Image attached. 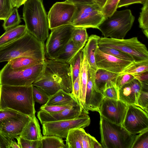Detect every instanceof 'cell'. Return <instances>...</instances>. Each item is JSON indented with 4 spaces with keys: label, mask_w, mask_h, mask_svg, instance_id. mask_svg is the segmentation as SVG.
<instances>
[{
    "label": "cell",
    "mask_w": 148,
    "mask_h": 148,
    "mask_svg": "<svg viewBox=\"0 0 148 148\" xmlns=\"http://www.w3.org/2000/svg\"><path fill=\"white\" fill-rule=\"evenodd\" d=\"M75 5L76 10L71 23L75 27L98 29L99 25L106 18L102 8L96 3Z\"/></svg>",
    "instance_id": "obj_8"
},
{
    "label": "cell",
    "mask_w": 148,
    "mask_h": 148,
    "mask_svg": "<svg viewBox=\"0 0 148 148\" xmlns=\"http://www.w3.org/2000/svg\"><path fill=\"white\" fill-rule=\"evenodd\" d=\"M75 27L71 25L51 30L45 45L46 58L54 59L71 39Z\"/></svg>",
    "instance_id": "obj_10"
},
{
    "label": "cell",
    "mask_w": 148,
    "mask_h": 148,
    "mask_svg": "<svg viewBox=\"0 0 148 148\" xmlns=\"http://www.w3.org/2000/svg\"><path fill=\"white\" fill-rule=\"evenodd\" d=\"M100 38V37L97 35H91L89 37L87 43L82 49L89 65L91 77L94 80L95 73L98 69L96 63L95 54L99 47L98 42Z\"/></svg>",
    "instance_id": "obj_20"
},
{
    "label": "cell",
    "mask_w": 148,
    "mask_h": 148,
    "mask_svg": "<svg viewBox=\"0 0 148 148\" xmlns=\"http://www.w3.org/2000/svg\"><path fill=\"white\" fill-rule=\"evenodd\" d=\"M87 63L86 58L83 53V58L79 75L80 95L79 102L82 111L84 113H85L84 107L87 82Z\"/></svg>",
    "instance_id": "obj_24"
},
{
    "label": "cell",
    "mask_w": 148,
    "mask_h": 148,
    "mask_svg": "<svg viewBox=\"0 0 148 148\" xmlns=\"http://www.w3.org/2000/svg\"><path fill=\"white\" fill-rule=\"evenodd\" d=\"M82 49L70 39L54 60L68 63Z\"/></svg>",
    "instance_id": "obj_27"
},
{
    "label": "cell",
    "mask_w": 148,
    "mask_h": 148,
    "mask_svg": "<svg viewBox=\"0 0 148 148\" xmlns=\"http://www.w3.org/2000/svg\"><path fill=\"white\" fill-rule=\"evenodd\" d=\"M19 136L29 140H40L42 136L38 120L36 116L31 118Z\"/></svg>",
    "instance_id": "obj_22"
},
{
    "label": "cell",
    "mask_w": 148,
    "mask_h": 148,
    "mask_svg": "<svg viewBox=\"0 0 148 148\" xmlns=\"http://www.w3.org/2000/svg\"><path fill=\"white\" fill-rule=\"evenodd\" d=\"M43 61L27 57H21L12 59L8 62L10 68L15 71L27 68Z\"/></svg>",
    "instance_id": "obj_29"
},
{
    "label": "cell",
    "mask_w": 148,
    "mask_h": 148,
    "mask_svg": "<svg viewBox=\"0 0 148 148\" xmlns=\"http://www.w3.org/2000/svg\"><path fill=\"white\" fill-rule=\"evenodd\" d=\"M44 71L51 76L53 79L67 92L72 91L73 82L71 71L68 63L55 60L45 58Z\"/></svg>",
    "instance_id": "obj_11"
},
{
    "label": "cell",
    "mask_w": 148,
    "mask_h": 148,
    "mask_svg": "<svg viewBox=\"0 0 148 148\" xmlns=\"http://www.w3.org/2000/svg\"><path fill=\"white\" fill-rule=\"evenodd\" d=\"M90 122L88 114L83 113L76 118L43 123L42 134L43 136H54L66 138L70 130L77 128H84L88 126Z\"/></svg>",
    "instance_id": "obj_9"
},
{
    "label": "cell",
    "mask_w": 148,
    "mask_h": 148,
    "mask_svg": "<svg viewBox=\"0 0 148 148\" xmlns=\"http://www.w3.org/2000/svg\"><path fill=\"white\" fill-rule=\"evenodd\" d=\"M83 113L80 105L79 104L56 113H48L40 110L38 112L37 116L42 124L46 122L76 118Z\"/></svg>",
    "instance_id": "obj_17"
},
{
    "label": "cell",
    "mask_w": 148,
    "mask_h": 148,
    "mask_svg": "<svg viewBox=\"0 0 148 148\" xmlns=\"http://www.w3.org/2000/svg\"><path fill=\"white\" fill-rule=\"evenodd\" d=\"M27 1V0H11L13 7L17 9L23 5Z\"/></svg>",
    "instance_id": "obj_52"
},
{
    "label": "cell",
    "mask_w": 148,
    "mask_h": 148,
    "mask_svg": "<svg viewBox=\"0 0 148 148\" xmlns=\"http://www.w3.org/2000/svg\"><path fill=\"white\" fill-rule=\"evenodd\" d=\"M139 27L146 37L148 38V1L143 5L138 19Z\"/></svg>",
    "instance_id": "obj_35"
},
{
    "label": "cell",
    "mask_w": 148,
    "mask_h": 148,
    "mask_svg": "<svg viewBox=\"0 0 148 148\" xmlns=\"http://www.w3.org/2000/svg\"><path fill=\"white\" fill-rule=\"evenodd\" d=\"M96 63L98 69L121 74L133 62L118 58L101 51L99 47L95 53Z\"/></svg>",
    "instance_id": "obj_15"
},
{
    "label": "cell",
    "mask_w": 148,
    "mask_h": 148,
    "mask_svg": "<svg viewBox=\"0 0 148 148\" xmlns=\"http://www.w3.org/2000/svg\"><path fill=\"white\" fill-rule=\"evenodd\" d=\"M122 125L131 134H139L148 129V112L138 106L128 105Z\"/></svg>",
    "instance_id": "obj_13"
},
{
    "label": "cell",
    "mask_w": 148,
    "mask_h": 148,
    "mask_svg": "<svg viewBox=\"0 0 148 148\" xmlns=\"http://www.w3.org/2000/svg\"><path fill=\"white\" fill-rule=\"evenodd\" d=\"M19 114L10 109H0V126L7 119L16 116Z\"/></svg>",
    "instance_id": "obj_45"
},
{
    "label": "cell",
    "mask_w": 148,
    "mask_h": 148,
    "mask_svg": "<svg viewBox=\"0 0 148 148\" xmlns=\"http://www.w3.org/2000/svg\"><path fill=\"white\" fill-rule=\"evenodd\" d=\"M20 148L18 144L12 140L11 143L10 148Z\"/></svg>",
    "instance_id": "obj_54"
},
{
    "label": "cell",
    "mask_w": 148,
    "mask_h": 148,
    "mask_svg": "<svg viewBox=\"0 0 148 148\" xmlns=\"http://www.w3.org/2000/svg\"><path fill=\"white\" fill-rule=\"evenodd\" d=\"M128 108V105L119 99L104 97L100 105V116L109 121L122 125Z\"/></svg>",
    "instance_id": "obj_14"
},
{
    "label": "cell",
    "mask_w": 148,
    "mask_h": 148,
    "mask_svg": "<svg viewBox=\"0 0 148 148\" xmlns=\"http://www.w3.org/2000/svg\"><path fill=\"white\" fill-rule=\"evenodd\" d=\"M41 148H67L62 138L54 136H42Z\"/></svg>",
    "instance_id": "obj_30"
},
{
    "label": "cell",
    "mask_w": 148,
    "mask_h": 148,
    "mask_svg": "<svg viewBox=\"0 0 148 148\" xmlns=\"http://www.w3.org/2000/svg\"><path fill=\"white\" fill-rule=\"evenodd\" d=\"M45 45L28 31L15 41L0 47V62L21 57L44 61Z\"/></svg>",
    "instance_id": "obj_2"
},
{
    "label": "cell",
    "mask_w": 148,
    "mask_h": 148,
    "mask_svg": "<svg viewBox=\"0 0 148 148\" xmlns=\"http://www.w3.org/2000/svg\"><path fill=\"white\" fill-rule=\"evenodd\" d=\"M83 58V52L81 50L68 63L71 71L73 84L79 76Z\"/></svg>",
    "instance_id": "obj_32"
},
{
    "label": "cell",
    "mask_w": 148,
    "mask_h": 148,
    "mask_svg": "<svg viewBox=\"0 0 148 148\" xmlns=\"http://www.w3.org/2000/svg\"><path fill=\"white\" fill-rule=\"evenodd\" d=\"M142 87L141 83L134 79L119 89V99L127 105L137 106V101Z\"/></svg>",
    "instance_id": "obj_19"
},
{
    "label": "cell",
    "mask_w": 148,
    "mask_h": 148,
    "mask_svg": "<svg viewBox=\"0 0 148 148\" xmlns=\"http://www.w3.org/2000/svg\"><path fill=\"white\" fill-rule=\"evenodd\" d=\"M99 49L102 52L113 56L118 58L125 61L134 62V60L130 55L120 50L106 47H99Z\"/></svg>",
    "instance_id": "obj_37"
},
{
    "label": "cell",
    "mask_w": 148,
    "mask_h": 148,
    "mask_svg": "<svg viewBox=\"0 0 148 148\" xmlns=\"http://www.w3.org/2000/svg\"><path fill=\"white\" fill-rule=\"evenodd\" d=\"M87 82L85 104V113L88 111L99 112V108L104 97L102 92L97 88L95 80L92 78L89 65L87 62Z\"/></svg>",
    "instance_id": "obj_16"
},
{
    "label": "cell",
    "mask_w": 148,
    "mask_h": 148,
    "mask_svg": "<svg viewBox=\"0 0 148 148\" xmlns=\"http://www.w3.org/2000/svg\"><path fill=\"white\" fill-rule=\"evenodd\" d=\"M79 104L78 101L76 99H75L69 103L64 105L52 106L42 105L40 107V110L48 113H56L60 112L67 108H70Z\"/></svg>",
    "instance_id": "obj_38"
},
{
    "label": "cell",
    "mask_w": 148,
    "mask_h": 148,
    "mask_svg": "<svg viewBox=\"0 0 148 148\" xmlns=\"http://www.w3.org/2000/svg\"><path fill=\"white\" fill-rule=\"evenodd\" d=\"M101 145L103 148H131L137 135L128 132L122 125L100 116Z\"/></svg>",
    "instance_id": "obj_4"
},
{
    "label": "cell",
    "mask_w": 148,
    "mask_h": 148,
    "mask_svg": "<svg viewBox=\"0 0 148 148\" xmlns=\"http://www.w3.org/2000/svg\"><path fill=\"white\" fill-rule=\"evenodd\" d=\"M119 75V73L98 69L95 73V79L96 87L102 92L106 83L110 81L116 83L117 78Z\"/></svg>",
    "instance_id": "obj_25"
},
{
    "label": "cell",
    "mask_w": 148,
    "mask_h": 148,
    "mask_svg": "<svg viewBox=\"0 0 148 148\" xmlns=\"http://www.w3.org/2000/svg\"><path fill=\"white\" fill-rule=\"evenodd\" d=\"M31 118L21 113L5 120L0 126V130L13 139L19 136Z\"/></svg>",
    "instance_id": "obj_18"
},
{
    "label": "cell",
    "mask_w": 148,
    "mask_h": 148,
    "mask_svg": "<svg viewBox=\"0 0 148 148\" xmlns=\"http://www.w3.org/2000/svg\"><path fill=\"white\" fill-rule=\"evenodd\" d=\"M134 79V76L132 74L119 75L117 78L116 85L119 89L125 84L131 82Z\"/></svg>",
    "instance_id": "obj_46"
},
{
    "label": "cell",
    "mask_w": 148,
    "mask_h": 148,
    "mask_svg": "<svg viewBox=\"0 0 148 148\" xmlns=\"http://www.w3.org/2000/svg\"><path fill=\"white\" fill-rule=\"evenodd\" d=\"M88 37L86 28L75 27L72 33L71 39L76 45L83 49Z\"/></svg>",
    "instance_id": "obj_31"
},
{
    "label": "cell",
    "mask_w": 148,
    "mask_h": 148,
    "mask_svg": "<svg viewBox=\"0 0 148 148\" xmlns=\"http://www.w3.org/2000/svg\"><path fill=\"white\" fill-rule=\"evenodd\" d=\"M148 0H120L117 6V8L124 6H127L135 3H140L143 5Z\"/></svg>",
    "instance_id": "obj_49"
},
{
    "label": "cell",
    "mask_w": 148,
    "mask_h": 148,
    "mask_svg": "<svg viewBox=\"0 0 148 148\" xmlns=\"http://www.w3.org/2000/svg\"><path fill=\"white\" fill-rule=\"evenodd\" d=\"M16 139L20 148H41L40 140H31L18 136Z\"/></svg>",
    "instance_id": "obj_44"
},
{
    "label": "cell",
    "mask_w": 148,
    "mask_h": 148,
    "mask_svg": "<svg viewBox=\"0 0 148 148\" xmlns=\"http://www.w3.org/2000/svg\"><path fill=\"white\" fill-rule=\"evenodd\" d=\"M135 17L130 9L115 11L106 18L98 29L104 37L123 39L131 29Z\"/></svg>",
    "instance_id": "obj_5"
},
{
    "label": "cell",
    "mask_w": 148,
    "mask_h": 148,
    "mask_svg": "<svg viewBox=\"0 0 148 148\" xmlns=\"http://www.w3.org/2000/svg\"><path fill=\"white\" fill-rule=\"evenodd\" d=\"M102 8L104 5L107 0H93Z\"/></svg>",
    "instance_id": "obj_53"
},
{
    "label": "cell",
    "mask_w": 148,
    "mask_h": 148,
    "mask_svg": "<svg viewBox=\"0 0 148 148\" xmlns=\"http://www.w3.org/2000/svg\"><path fill=\"white\" fill-rule=\"evenodd\" d=\"M85 132L82 128L70 130L66 138V145L67 148H83L82 140Z\"/></svg>",
    "instance_id": "obj_26"
},
{
    "label": "cell",
    "mask_w": 148,
    "mask_h": 148,
    "mask_svg": "<svg viewBox=\"0 0 148 148\" xmlns=\"http://www.w3.org/2000/svg\"><path fill=\"white\" fill-rule=\"evenodd\" d=\"M136 135L131 148H148V129Z\"/></svg>",
    "instance_id": "obj_40"
},
{
    "label": "cell",
    "mask_w": 148,
    "mask_h": 148,
    "mask_svg": "<svg viewBox=\"0 0 148 148\" xmlns=\"http://www.w3.org/2000/svg\"><path fill=\"white\" fill-rule=\"evenodd\" d=\"M104 97L115 100L119 99V89L116 83L110 81L106 84L102 92Z\"/></svg>",
    "instance_id": "obj_36"
},
{
    "label": "cell",
    "mask_w": 148,
    "mask_h": 148,
    "mask_svg": "<svg viewBox=\"0 0 148 148\" xmlns=\"http://www.w3.org/2000/svg\"><path fill=\"white\" fill-rule=\"evenodd\" d=\"M148 72V60L134 62L120 75L136 74Z\"/></svg>",
    "instance_id": "obj_33"
},
{
    "label": "cell",
    "mask_w": 148,
    "mask_h": 148,
    "mask_svg": "<svg viewBox=\"0 0 148 148\" xmlns=\"http://www.w3.org/2000/svg\"><path fill=\"white\" fill-rule=\"evenodd\" d=\"M75 5L79 4H90L95 3L93 0H65Z\"/></svg>",
    "instance_id": "obj_51"
},
{
    "label": "cell",
    "mask_w": 148,
    "mask_h": 148,
    "mask_svg": "<svg viewBox=\"0 0 148 148\" xmlns=\"http://www.w3.org/2000/svg\"><path fill=\"white\" fill-rule=\"evenodd\" d=\"M99 47L111 48L120 50L131 56L134 62L148 60V51L145 45L137 37L127 39L100 37Z\"/></svg>",
    "instance_id": "obj_7"
},
{
    "label": "cell",
    "mask_w": 148,
    "mask_h": 148,
    "mask_svg": "<svg viewBox=\"0 0 148 148\" xmlns=\"http://www.w3.org/2000/svg\"><path fill=\"white\" fill-rule=\"evenodd\" d=\"M23 19L27 31L45 43L49 34L48 15L42 0H27L23 4Z\"/></svg>",
    "instance_id": "obj_3"
},
{
    "label": "cell",
    "mask_w": 148,
    "mask_h": 148,
    "mask_svg": "<svg viewBox=\"0 0 148 148\" xmlns=\"http://www.w3.org/2000/svg\"><path fill=\"white\" fill-rule=\"evenodd\" d=\"M33 93L35 102L41 105L46 104L49 97L41 89L34 86H33Z\"/></svg>",
    "instance_id": "obj_42"
},
{
    "label": "cell",
    "mask_w": 148,
    "mask_h": 148,
    "mask_svg": "<svg viewBox=\"0 0 148 148\" xmlns=\"http://www.w3.org/2000/svg\"><path fill=\"white\" fill-rule=\"evenodd\" d=\"M76 9L75 4L66 1L54 4L47 14L49 29L71 25Z\"/></svg>",
    "instance_id": "obj_12"
},
{
    "label": "cell",
    "mask_w": 148,
    "mask_h": 148,
    "mask_svg": "<svg viewBox=\"0 0 148 148\" xmlns=\"http://www.w3.org/2000/svg\"><path fill=\"white\" fill-rule=\"evenodd\" d=\"M71 93L79 102L80 95V84L79 76L75 80L73 83L72 91Z\"/></svg>",
    "instance_id": "obj_48"
},
{
    "label": "cell",
    "mask_w": 148,
    "mask_h": 148,
    "mask_svg": "<svg viewBox=\"0 0 148 148\" xmlns=\"http://www.w3.org/2000/svg\"><path fill=\"white\" fill-rule=\"evenodd\" d=\"M33 86L0 85V109H10L31 118L35 116Z\"/></svg>",
    "instance_id": "obj_1"
},
{
    "label": "cell",
    "mask_w": 148,
    "mask_h": 148,
    "mask_svg": "<svg viewBox=\"0 0 148 148\" xmlns=\"http://www.w3.org/2000/svg\"><path fill=\"white\" fill-rule=\"evenodd\" d=\"M27 32L25 25H19L9 29L0 36V47L20 38Z\"/></svg>",
    "instance_id": "obj_23"
},
{
    "label": "cell",
    "mask_w": 148,
    "mask_h": 148,
    "mask_svg": "<svg viewBox=\"0 0 148 148\" xmlns=\"http://www.w3.org/2000/svg\"><path fill=\"white\" fill-rule=\"evenodd\" d=\"M13 139L0 130V148H10Z\"/></svg>",
    "instance_id": "obj_47"
},
{
    "label": "cell",
    "mask_w": 148,
    "mask_h": 148,
    "mask_svg": "<svg viewBox=\"0 0 148 148\" xmlns=\"http://www.w3.org/2000/svg\"><path fill=\"white\" fill-rule=\"evenodd\" d=\"M120 0H107L102 8V11L106 18L110 16L117 9Z\"/></svg>",
    "instance_id": "obj_43"
},
{
    "label": "cell",
    "mask_w": 148,
    "mask_h": 148,
    "mask_svg": "<svg viewBox=\"0 0 148 148\" xmlns=\"http://www.w3.org/2000/svg\"><path fill=\"white\" fill-rule=\"evenodd\" d=\"M148 82H141V89L137 101V106L148 111Z\"/></svg>",
    "instance_id": "obj_39"
},
{
    "label": "cell",
    "mask_w": 148,
    "mask_h": 148,
    "mask_svg": "<svg viewBox=\"0 0 148 148\" xmlns=\"http://www.w3.org/2000/svg\"></svg>",
    "instance_id": "obj_55"
},
{
    "label": "cell",
    "mask_w": 148,
    "mask_h": 148,
    "mask_svg": "<svg viewBox=\"0 0 148 148\" xmlns=\"http://www.w3.org/2000/svg\"><path fill=\"white\" fill-rule=\"evenodd\" d=\"M11 0H0V19L4 21L12 10Z\"/></svg>",
    "instance_id": "obj_41"
},
{
    "label": "cell",
    "mask_w": 148,
    "mask_h": 148,
    "mask_svg": "<svg viewBox=\"0 0 148 148\" xmlns=\"http://www.w3.org/2000/svg\"><path fill=\"white\" fill-rule=\"evenodd\" d=\"M33 85L41 89L49 97L59 90L62 89L61 86L51 76L44 71L40 77L33 83Z\"/></svg>",
    "instance_id": "obj_21"
},
{
    "label": "cell",
    "mask_w": 148,
    "mask_h": 148,
    "mask_svg": "<svg viewBox=\"0 0 148 148\" xmlns=\"http://www.w3.org/2000/svg\"><path fill=\"white\" fill-rule=\"evenodd\" d=\"M132 75L134 79L138 80L141 82H148V72Z\"/></svg>",
    "instance_id": "obj_50"
},
{
    "label": "cell",
    "mask_w": 148,
    "mask_h": 148,
    "mask_svg": "<svg viewBox=\"0 0 148 148\" xmlns=\"http://www.w3.org/2000/svg\"><path fill=\"white\" fill-rule=\"evenodd\" d=\"M75 99H76L71 93L66 92L61 89L53 95L50 96L46 103L43 105H64L69 103Z\"/></svg>",
    "instance_id": "obj_28"
},
{
    "label": "cell",
    "mask_w": 148,
    "mask_h": 148,
    "mask_svg": "<svg viewBox=\"0 0 148 148\" xmlns=\"http://www.w3.org/2000/svg\"><path fill=\"white\" fill-rule=\"evenodd\" d=\"M21 21L17 8H14L8 17L4 21L2 26L6 31L19 25Z\"/></svg>",
    "instance_id": "obj_34"
},
{
    "label": "cell",
    "mask_w": 148,
    "mask_h": 148,
    "mask_svg": "<svg viewBox=\"0 0 148 148\" xmlns=\"http://www.w3.org/2000/svg\"><path fill=\"white\" fill-rule=\"evenodd\" d=\"M45 60L23 69L15 71L6 64L0 71V85L25 86L33 84L42 75Z\"/></svg>",
    "instance_id": "obj_6"
}]
</instances>
